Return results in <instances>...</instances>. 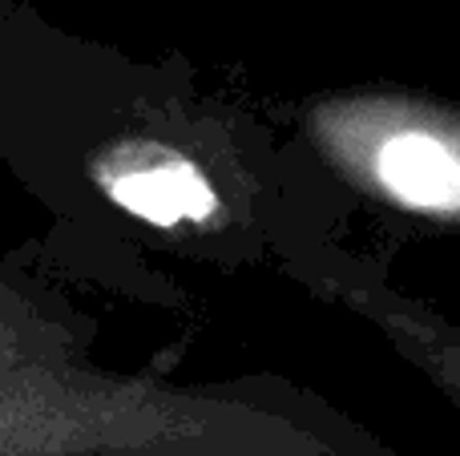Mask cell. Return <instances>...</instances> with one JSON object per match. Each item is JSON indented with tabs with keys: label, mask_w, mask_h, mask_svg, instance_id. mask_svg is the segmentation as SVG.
Listing matches in <instances>:
<instances>
[{
	"label": "cell",
	"mask_w": 460,
	"mask_h": 456,
	"mask_svg": "<svg viewBox=\"0 0 460 456\" xmlns=\"http://www.w3.org/2000/svg\"><path fill=\"white\" fill-rule=\"evenodd\" d=\"M380 178L416 206H448L460 198V162L429 134H400L380 150Z\"/></svg>",
	"instance_id": "obj_2"
},
{
	"label": "cell",
	"mask_w": 460,
	"mask_h": 456,
	"mask_svg": "<svg viewBox=\"0 0 460 456\" xmlns=\"http://www.w3.org/2000/svg\"><path fill=\"white\" fill-rule=\"evenodd\" d=\"M113 198L126 210L150 218L158 226H170L178 218H207L215 210V194L202 182L199 170H190L182 158H158L154 166L126 170L110 182Z\"/></svg>",
	"instance_id": "obj_1"
}]
</instances>
